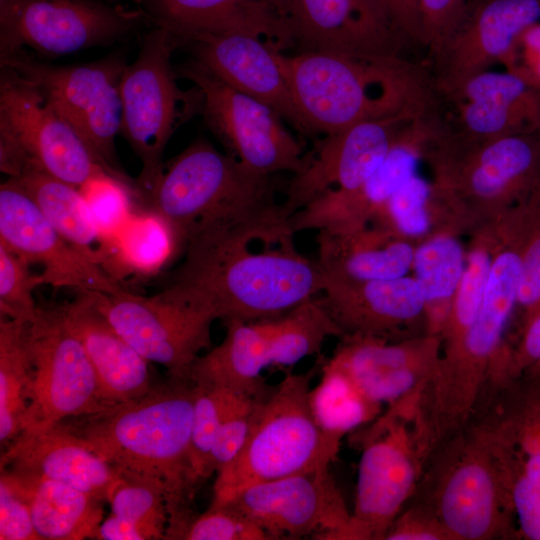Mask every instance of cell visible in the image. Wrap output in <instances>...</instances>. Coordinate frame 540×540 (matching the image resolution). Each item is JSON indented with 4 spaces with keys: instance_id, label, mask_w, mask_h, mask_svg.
<instances>
[{
    "instance_id": "27",
    "label": "cell",
    "mask_w": 540,
    "mask_h": 540,
    "mask_svg": "<svg viewBox=\"0 0 540 540\" xmlns=\"http://www.w3.org/2000/svg\"><path fill=\"white\" fill-rule=\"evenodd\" d=\"M148 21L182 44L203 35L242 33L284 52L295 48L283 0H139Z\"/></svg>"
},
{
    "instance_id": "17",
    "label": "cell",
    "mask_w": 540,
    "mask_h": 540,
    "mask_svg": "<svg viewBox=\"0 0 540 540\" xmlns=\"http://www.w3.org/2000/svg\"><path fill=\"white\" fill-rule=\"evenodd\" d=\"M225 505L272 539L334 540L350 519L329 469L295 474L246 487Z\"/></svg>"
},
{
    "instance_id": "32",
    "label": "cell",
    "mask_w": 540,
    "mask_h": 540,
    "mask_svg": "<svg viewBox=\"0 0 540 540\" xmlns=\"http://www.w3.org/2000/svg\"><path fill=\"white\" fill-rule=\"evenodd\" d=\"M226 333L220 344L200 355L194 362L189 380L196 385L216 386L265 399L274 386L268 385L262 372L271 367V318L224 322Z\"/></svg>"
},
{
    "instance_id": "44",
    "label": "cell",
    "mask_w": 540,
    "mask_h": 540,
    "mask_svg": "<svg viewBox=\"0 0 540 540\" xmlns=\"http://www.w3.org/2000/svg\"><path fill=\"white\" fill-rule=\"evenodd\" d=\"M165 540H270L268 535L238 513L223 505L198 514L192 509L169 521Z\"/></svg>"
},
{
    "instance_id": "16",
    "label": "cell",
    "mask_w": 540,
    "mask_h": 540,
    "mask_svg": "<svg viewBox=\"0 0 540 540\" xmlns=\"http://www.w3.org/2000/svg\"><path fill=\"white\" fill-rule=\"evenodd\" d=\"M179 75L194 84L204 120L226 153L261 175L302 169V147L271 107L230 87L195 60L182 66Z\"/></svg>"
},
{
    "instance_id": "38",
    "label": "cell",
    "mask_w": 540,
    "mask_h": 540,
    "mask_svg": "<svg viewBox=\"0 0 540 540\" xmlns=\"http://www.w3.org/2000/svg\"><path fill=\"white\" fill-rule=\"evenodd\" d=\"M341 331L314 297L271 319V367L293 366L320 352L324 341Z\"/></svg>"
},
{
    "instance_id": "40",
    "label": "cell",
    "mask_w": 540,
    "mask_h": 540,
    "mask_svg": "<svg viewBox=\"0 0 540 540\" xmlns=\"http://www.w3.org/2000/svg\"><path fill=\"white\" fill-rule=\"evenodd\" d=\"M438 221L435 186L415 174L392 195L371 223L413 241L432 234Z\"/></svg>"
},
{
    "instance_id": "37",
    "label": "cell",
    "mask_w": 540,
    "mask_h": 540,
    "mask_svg": "<svg viewBox=\"0 0 540 540\" xmlns=\"http://www.w3.org/2000/svg\"><path fill=\"white\" fill-rule=\"evenodd\" d=\"M28 324L0 318V441L6 446L24 428L32 383Z\"/></svg>"
},
{
    "instance_id": "18",
    "label": "cell",
    "mask_w": 540,
    "mask_h": 540,
    "mask_svg": "<svg viewBox=\"0 0 540 540\" xmlns=\"http://www.w3.org/2000/svg\"><path fill=\"white\" fill-rule=\"evenodd\" d=\"M0 244L30 265L41 266L40 285L118 293L120 284L104 265L70 244L12 178L0 186Z\"/></svg>"
},
{
    "instance_id": "42",
    "label": "cell",
    "mask_w": 540,
    "mask_h": 540,
    "mask_svg": "<svg viewBox=\"0 0 540 540\" xmlns=\"http://www.w3.org/2000/svg\"><path fill=\"white\" fill-rule=\"evenodd\" d=\"M113 237H117L123 263L142 273L159 270L178 250L171 228L152 210L131 215Z\"/></svg>"
},
{
    "instance_id": "54",
    "label": "cell",
    "mask_w": 540,
    "mask_h": 540,
    "mask_svg": "<svg viewBox=\"0 0 540 540\" xmlns=\"http://www.w3.org/2000/svg\"><path fill=\"white\" fill-rule=\"evenodd\" d=\"M96 539L98 540H143L141 533L129 521L112 513L102 520Z\"/></svg>"
},
{
    "instance_id": "51",
    "label": "cell",
    "mask_w": 540,
    "mask_h": 540,
    "mask_svg": "<svg viewBox=\"0 0 540 540\" xmlns=\"http://www.w3.org/2000/svg\"><path fill=\"white\" fill-rule=\"evenodd\" d=\"M387 531L386 540H448L437 520L423 507L410 501Z\"/></svg>"
},
{
    "instance_id": "25",
    "label": "cell",
    "mask_w": 540,
    "mask_h": 540,
    "mask_svg": "<svg viewBox=\"0 0 540 540\" xmlns=\"http://www.w3.org/2000/svg\"><path fill=\"white\" fill-rule=\"evenodd\" d=\"M439 98L451 108L438 107L441 126L467 139L537 132L540 125V90L508 70L478 73Z\"/></svg>"
},
{
    "instance_id": "47",
    "label": "cell",
    "mask_w": 540,
    "mask_h": 540,
    "mask_svg": "<svg viewBox=\"0 0 540 540\" xmlns=\"http://www.w3.org/2000/svg\"><path fill=\"white\" fill-rule=\"evenodd\" d=\"M259 401L244 397L225 416L209 459L211 475L217 474L230 464L242 450L249 436Z\"/></svg>"
},
{
    "instance_id": "52",
    "label": "cell",
    "mask_w": 540,
    "mask_h": 540,
    "mask_svg": "<svg viewBox=\"0 0 540 540\" xmlns=\"http://www.w3.org/2000/svg\"><path fill=\"white\" fill-rule=\"evenodd\" d=\"M503 63L506 70L540 90V22L520 35Z\"/></svg>"
},
{
    "instance_id": "35",
    "label": "cell",
    "mask_w": 540,
    "mask_h": 540,
    "mask_svg": "<svg viewBox=\"0 0 540 540\" xmlns=\"http://www.w3.org/2000/svg\"><path fill=\"white\" fill-rule=\"evenodd\" d=\"M465 263L464 248L453 231H435L415 247L412 270L425 299L427 333L440 337Z\"/></svg>"
},
{
    "instance_id": "11",
    "label": "cell",
    "mask_w": 540,
    "mask_h": 540,
    "mask_svg": "<svg viewBox=\"0 0 540 540\" xmlns=\"http://www.w3.org/2000/svg\"><path fill=\"white\" fill-rule=\"evenodd\" d=\"M471 421L492 455L518 538L540 540V370L495 387Z\"/></svg>"
},
{
    "instance_id": "24",
    "label": "cell",
    "mask_w": 540,
    "mask_h": 540,
    "mask_svg": "<svg viewBox=\"0 0 540 540\" xmlns=\"http://www.w3.org/2000/svg\"><path fill=\"white\" fill-rule=\"evenodd\" d=\"M329 364L342 371L370 402L388 406L420 393L432 377L441 349L437 335L398 341L342 336Z\"/></svg>"
},
{
    "instance_id": "2",
    "label": "cell",
    "mask_w": 540,
    "mask_h": 540,
    "mask_svg": "<svg viewBox=\"0 0 540 540\" xmlns=\"http://www.w3.org/2000/svg\"><path fill=\"white\" fill-rule=\"evenodd\" d=\"M251 244L223 235L189 242L162 290L223 322L275 318L321 294L325 273L293 241L256 252Z\"/></svg>"
},
{
    "instance_id": "4",
    "label": "cell",
    "mask_w": 540,
    "mask_h": 540,
    "mask_svg": "<svg viewBox=\"0 0 540 540\" xmlns=\"http://www.w3.org/2000/svg\"><path fill=\"white\" fill-rule=\"evenodd\" d=\"M307 134L325 135L357 123L432 110L430 74L402 57L329 52H276Z\"/></svg>"
},
{
    "instance_id": "33",
    "label": "cell",
    "mask_w": 540,
    "mask_h": 540,
    "mask_svg": "<svg viewBox=\"0 0 540 540\" xmlns=\"http://www.w3.org/2000/svg\"><path fill=\"white\" fill-rule=\"evenodd\" d=\"M27 501L43 540L96 539L103 520L102 500L38 475L1 469Z\"/></svg>"
},
{
    "instance_id": "5",
    "label": "cell",
    "mask_w": 540,
    "mask_h": 540,
    "mask_svg": "<svg viewBox=\"0 0 540 540\" xmlns=\"http://www.w3.org/2000/svg\"><path fill=\"white\" fill-rule=\"evenodd\" d=\"M520 267L517 239L499 232L479 314L458 340L441 346L436 369L419 396V425L431 450L467 426L501 380Z\"/></svg>"
},
{
    "instance_id": "28",
    "label": "cell",
    "mask_w": 540,
    "mask_h": 540,
    "mask_svg": "<svg viewBox=\"0 0 540 540\" xmlns=\"http://www.w3.org/2000/svg\"><path fill=\"white\" fill-rule=\"evenodd\" d=\"M184 44H190L193 60L208 72L268 105L297 131L307 134L277 61V50L242 33L203 35Z\"/></svg>"
},
{
    "instance_id": "15",
    "label": "cell",
    "mask_w": 540,
    "mask_h": 540,
    "mask_svg": "<svg viewBox=\"0 0 540 540\" xmlns=\"http://www.w3.org/2000/svg\"><path fill=\"white\" fill-rule=\"evenodd\" d=\"M83 292L139 354L163 366L170 378L189 380L194 362L211 346L216 317L163 290L149 297L124 289L114 294Z\"/></svg>"
},
{
    "instance_id": "50",
    "label": "cell",
    "mask_w": 540,
    "mask_h": 540,
    "mask_svg": "<svg viewBox=\"0 0 540 540\" xmlns=\"http://www.w3.org/2000/svg\"><path fill=\"white\" fill-rule=\"evenodd\" d=\"M540 369V305L525 317L521 338L514 349L509 348L504 378L506 381Z\"/></svg>"
},
{
    "instance_id": "48",
    "label": "cell",
    "mask_w": 540,
    "mask_h": 540,
    "mask_svg": "<svg viewBox=\"0 0 540 540\" xmlns=\"http://www.w3.org/2000/svg\"><path fill=\"white\" fill-rule=\"evenodd\" d=\"M423 48L430 62L440 53L460 24L466 0H419Z\"/></svg>"
},
{
    "instance_id": "49",
    "label": "cell",
    "mask_w": 540,
    "mask_h": 540,
    "mask_svg": "<svg viewBox=\"0 0 540 540\" xmlns=\"http://www.w3.org/2000/svg\"><path fill=\"white\" fill-rule=\"evenodd\" d=\"M0 539L41 540L35 530L27 501L2 473L0 475Z\"/></svg>"
},
{
    "instance_id": "36",
    "label": "cell",
    "mask_w": 540,
    "mask_h": 540,
    "mask_svg": "<svg viewBox=\"0 0 540 540\" xmlns=\"http://www.w3.org/2000/svg\"><path fill=\"white\" fill-rule=\"evenodd\" d=\"M309 402L318 427L336 451L344 436L371 423L383 411L382 406L366 399L342 371L327 361L318 384L311 388Z\"/></svg>"
},
{
    "instance_id": "53",
    "label": "cell",
    "mask_w": 540,
    "mask_h": 540,
    "mask_svg": "<svg viewBox=\"0 0 540 540\" xmlns=\"http://www.w3.org/2000/svg\"><path fill=\"white\" fill-rule=\"evenodd\" d=\"M409 47L423 48L419 0H374Z\"/></svg>"
},
{
    "instance_id": "22",
    "label": "cell",
    "mask_w": 540,
    "mask_h": 540,
    "mask_svg": "<svg viewBox=\"0 0 540 540\" xmlns=\"http://www.w3.org/2000/svg\"><path fill=\"white\" fill-rule=\"evenodd\" d=\"M538 22L540 0L467 1L460 24L431 61L437 95L444 97L470 77L503 63L520 35Z\"/></svg>"
},
{
    "instance_id": "3",
    "label": "cell",
    "mask_w": 540,
    "mask_h": 540,
    "mask_svg": "<svg viewBox=\"0 0 540 540\" xmlns=\"http://www.w3.org/2000/svg\"><path fill=\"white\" fill-rule=\"evenodd\" d=\"M196 386L170 378L137 397L62 424L119 472L161 485L169 520L191 509L190 442Z\"/></svg>"
},
{
    "instance_id": "26",
    "label": "cell",
    "mask_w": 540,
    "mask_h": 540,
    "mask_svg": "<svg viewBox=\"0 0 540 540\" xmlns=\"http://www.w3.org/2000/svg\"><path fill=\"white\" fill-rule=\"evenodd\" d=\"M316 298L341 331V337L398 341L416 336L413 328L420 324L426 328L425 299L414 277L368 282L326 278Z\"/></svg>"
},
{
    "instance_id": "6",
    "label": "cell",
    "mask_w": 540,
    "mask_h": 540,
    "mask_svg": "<svg viewBox=\"0 0 540 540\" xmlns=\"http://www.w3.org/2000/svg\"><path fill=\"white\" fill-rule=\"evenodd\" d=\"M424 158L458 228L475 230L499 220L540 181L538 132L476 141L437 122Z\"/></svg>"
},
{
    "instance_id": "1",
    "label": "cell",
    "mask_w": 540,
    "mask_h": 540,
    "mask_svg": "<svg viewBox=\"0 0 540 540\" xmlns=\"http://www.w3.org/2000/svg\"><path fill=\"white\" fill-rule=\"evenodd\" d=\"M146 199L171 228L178 250L214 235L266 245L292 242L295 235L270 176L249 170L203 139L164 167Z\"/></svg>"
},
{
    "instance_id": "55",
    "label": "cell",
    "mask_w": 540,
    "mask_h": 540,
    "mask_svg": "<svg viewBox=\"0 0 540 540\" xmlns=\"http://www.w3.org/2000/svg\"><path fill=\"white\" fill-rule=\"evenodd\" d=\"M25 0H0V42L12 33Z\"/></svg>"
},
{
    "instance_id": "43",
    "label": "cell",
    "mask_w": 540,
    "mask_h": 540,
    "mask_svg": "<svg viewBox=\"0 0 540 540\" xmlns=\"http://www.w3.org/2000/svg\"><path fill=\"white\" fill-rule=\"evenodd\" d=\"M524 200L515 213L509 211L506 221L520 245L517 306L526 317L540 305V181Z\"/></svg>"
},
{
    "instance_id": "14",
    "label": "cell",
    "mask_w": 540,
    "mask_h": 540,
    "mask_svg": "<svg viewBox=\"0 0 540 540\" xmlns=\"http://www.w3.org/2000/svg\"><path fill=\"white\" fill-rule=\"evenodd\" d=\"M32 368L25 430H40L109 405L87 353L58 307H39L28 324Z\"/></svg>"
},
{
    "instance_id": "13",
    "label": "cell",
    "mask_w": 540,
    "mask_h": 540,
    "mask_svg": "<svg viewBox=\"0 0 540 540\" xmlns=\"http://www.w3.org/2000/svg\"><path fill=\"white\" fill-rule=\"evenodd\" d=\"M34 83L73 127L97 161L114 177L131 182L118 166L115 139L121 132L120 82L127 65L121 54L77 65H52L25 48L0 57Z\"/></svg>"
},
{
    "instance_id": "23",
    "label": "cell",
    "mask_w": 540,
    "mask_h": 540,
    "mask_svg": "<svg viewBox=\"0 0 540 540\" xmlns=\"http://www.w3.org/2000/svg\"><path fill=\"white\" fill-rule=\"evenodd\" d=\"M298 52L402 57L407 43L374 0H283Z\"/></svg>"
},
{
    "instance_id": "41",
    "label": "cell",
    "mask_w": 540,
    "mask_h": 540,
    "mask_svg": "<svg viewBox=\"0 0 540 540\" xmlns=\"http://www.w3.org/2000/svg\"><path fill=\"white\" fill-rule=\"evenodd\" d=\"M195 386L190 442V483L194 494L211 476L209 459L225 416L242 398L249 397L221 387Z\"/></svg>"
},
{
    "instance_id": "30",
    "label": "cell",
    "mask_w": 540,
    "mask_h": 540,
    "mask_svg": "<svg viewBox=\"0 0 540 540\" xmlns=\"http://www.w3.org/2000/svg\"><path fill=\"white\" fill-rule=\"evenodd\" d=\"M79 293L59 308L87 353L104 400L113 405L144 394L154 385L150 362L110 325L85 292Z\"/></svg>"
},
{
    "instance_id": "9",
    "label": "cell",
    "mask_w": 540,
    "mask_h": 540,
    "mask_svg": "<svg viewBox=\"0 0 540 540\" xmlns=\"http://www.w3.org/2000/svg\"><path fill=\"white\" fill-rule=\"evenodd\" d=\"M361 449L355 502L334 540H381L415 494L428 455L417 423V402L402 399L354 431Z\"/></svg>"
},
{
    "instance_id": "46",
    "label": "cell",
    "mask_w": 540,
    "mask_h": 540,
    "mask_svg": "<svg viewBox=\"0 0 540 540\" xmlns=\"http://www.w3.org/2000/svg\"><path fill=\"white\" fill-rule=\"evenodd\" d=\"M102 235L112 238L131 217L134 185L110 174L100 175L80 188Z\"/></svg>"
},
{
    "instance_id": "12",
    "label": "cell",
    "mask_w": 540,
    "mask_h": 540,
    "mask_svg": "<svg viewBox=\"0 0 540 540\" xmlns=\"http://www.w3.org/2000/svg\"><path fill=\"white\" fill-rule=\"evenodd\" d=\"M181 41L154 26L141 40L136 59L127 64L120 82L121 132L142 164L138 190L146 197L162 175L166 145L179 121L199 96L182 91L171 65Z\"/></svg>"
},
{
    "instance_id": "39",
    "label": "cell",
    "mask_w": 540,
    "mask_h": 540,
    "mask_svg": "<svg viewBox=\"0 0 540 540\" xmlns=\"http://www.w3.org/2000/svg\"><path fill=\"white\" fill-rule=\"evenodd\" d=\"M117 472L107 497L111 513L132 523L143 540H165L169 510L164 488L148 479Z\"/></svg>"
},
{
    "instance_id": "45",
    "label": "cell",
    "mask_w": 540,
    "mask_h": 540,
    "mask_svg": "<svg viewBox=\"0 0 540 540\" xmlns=\"http://www.w3.org/2000/svg\"><path fill=\"white\" fill-rule=\"evenodd\" d=\"M30 264L0 244V313L1 316L31 323L39 306L33 291L40 285L38 274H33Z\"/></svg>"
},
{
    "instance_id": "31",
    "label": "cell",
    "mask_w": 540,
    "mask_h": 540,
    "mask_svg": "<svg viewBox=\"0 0 540 540\" xmlns=\"http://www.w3.org/2000/svg\"><path fill=\"white\" fill-rule=\"evenodd\" d=\"M317 261L327 279L344 282L389 280L412 270L415 246L380 226L347 232L317 231Z\"/></svg>"
},
{
    "instance_id": "8",
    "label": "cell",
    "mask_w": 540,
    "mask_h": 540,
    "mask_svg": "<svg viewBox=\"0 0 540 540\" xmlns=\"http://www.w3.org/2000/svg\"><path fill=\"white\" fill-rule=\"evenodd\" d=\"M410 501L437 520L448 540L518 538L496 465L473 422L432 451Z\"/></svg>"
},
{
    "instance_id": "34",
    "label": "cell",
    "mask_w": 540,
    "mask_h": 540,
    "mask_svg": "<svg viewBox=\"0 0 540 540\" xmlns=\"http://www.w3.org/2000/svg\"><path fill=\"white\" fill-rule=\"evenodd\" d=\"M15 180L49 223L73 246L104 265L106 239L97 227L80 190L36 169H25Z\"/></svg>"
},
{
    "instance_id": "29",
    "label": "cell",
    "mask_w": 540,
    "mask_h": 540,
    "mask_svg": "<svg viewBox=\"0 0 540 540\" xmlns=\"http://www.w3.org/2000/svg\"><path fill=\"white\" fill-rule=\"evenodd\" d=\"M0 466L67 484L102 501L118 475L60 423L22 431L6 446Z\"/></svg>"
},
{
    "instance_id": "19",
    "label": "cell",
    "mask_w": 540,
    "mask_h": 540,
    "mask_svg": "<svg viewBox=\"0 0 540 540\" xmlns=\"http://www.w3.org/2000/svg\"><path fill=\"white\" fill-rule=\"evenodd\" d=\"M145 20L143 11L99 0H25L0 57L28 46L49 57L107 46L130 35Z\"/></svg>"
},
{
    "instance_id": "7",
    "label": "cell",
    "mask_w": 540,
    "mask_h": 540,
    "mask_svg": "<svg viewBox=\"0 0 540 540\" xmlns=\"http://www.w3.org/2000/svg\"><path fill=\"white\" fill-rule=\"evenodd\" d=\"M316 367L289 371L255 408L249 436L236 458L216 474L210 506L225 505L256 483L329 469L338 451L318 427L309 394Z\"/></svg>"
},
{
    "instance_id": "56",
    "label": "cell",
    "mask_w": 540,
    "mask_h": 540,
    "mask_svg": "<svg viewBox=\"0 0 540 540\" xmlns=\"http://www.w3.org/2000/svg\"><path fill=\"white\" fill-rule=\"evenodd\" d=\"M537 132H538L539 137H540V125H539V128H538Z\"/></svg>"
},
{
    "instance_id": "20",
    "label": "cell",
    "mask_w": 540,
    "mask_h": 540,
    "mask_svg": "<svg viewBox=\"0 0 540 540\" xmlns=\"http://www.w3.org/2000/svg\"><path fill=\"white\" fill-rule=\"evenodd\" d=\"M421 115L364 121L325 135L288 185L282 204L289 218L327 192L358 189L382 163L400 130Z\"/></svg>"
},
{
    "instance_id": "21",
    "label": "cell",
    "mask_w": 540,
    "mask_h": 540,
    "mask_svg": "<svg viewBox=\"0 0 540 540\" xmlns=\"http://www.w3.org/2000/svg\"><path fill=\"white\" fill-rule=\"evenodd\" d=\"M434 119L432 110L407 123L382 163L358 189L327 192L293 213L289 218L292 232H347L370 224L392 195L417 174Z\"/></svg>"
},
{
    "instance_id": "10",
    "label": "cell",
    "mask_w": 540,
    "mask_h": 540,
    "mask_svg": "<svg viewBox=\"0 0 540 540\" xmlns=\"http://www.w3.org/2000/svg\"><path fill=\"white\" fill-rule=\"evenodd\" d=\"M0 168L9 177L36 169L77 188L110 174L43 92L4 65L0 73Z\"/></svg>"
}]
</instances>
